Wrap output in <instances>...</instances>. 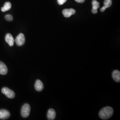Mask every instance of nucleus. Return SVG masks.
<instances>
[{
    "label": "nucleus",
    "mask_w": 120,
    "mask_h": 120,
    "mask_svg": "<svg viewBox=\"0 0 120 120\" xmlns=\"http://www.w3.org/2000/svg\"><path fill=\"white\" fill-rule=\"evenodd\" d=\"M26 41V38L24 35L21 33L18 35L15 39V42L18 46H22L24 45Z\"/></svg>",
    "instance_id": "obj_4"
},
{
    "label": "nucleus",
    "mask_w": 120,
    "mask_h": 120,
    "mask_svg": "<svg viewBox=\"0 0 120 120\" xmlns=\"http://www.w3.org/2000/svg\"><path fill=\"white\" fill-rule=\"evenodd\" d=\"M56 112L53 109H49L47 115L48 120H54L56 117Z\"/></svg>",
    "instance_id": "obj_9"
},
{
    "label": "nucleus",
    "mask_w": 120,
    "mask_h": 120,
    "mask_svg": "<svg viewBox=\"0 0 120 120\" xmlns=\"http://www.w3.org/2000/svg\"><path fill=\"white\" fill-rule=\"evenodd\" d=\"M75 13L76 10L73 9H64L62 11V13L64 16L66 18L70 17Z\"/></svg>",
    "instance_id": "obj_5"
},
{
    "label": "nucleus",
    "mask_w": 120,
    "mask_h": 120,
    "mask_svg": "<svg viewBox=\"0 0 120 120\" xmlns=\"http://www.w3.org/2000/svg\"><path fill=\"white\" fill-rule=\"evenodd\" d=\"M11 8V4L9 2H6L5 3L4 7H2L1 10L2 12H4L6 11H8Z\"/></svg>",
    "instance_id": "obj_12"
},
{
    "label": "nucleus",
    "mask_w": 120,
    "mask_h": 120,
    "mask_svg": "<svg viewBox=\"0 0 120 120\" xmlns=\"http://www.w3.org/2000/svg\"><path fill=\"white\" fill-rule=\"evenodd\" d=\"M92 12L94 14H96L98 13V9H92Z\"/></svg>",
    "instance_id": "obj_18"
},
{
    "label": "nucleus",
    "mask_w": 120,
    "mask_h": 120,
    "mask_svg": "<svg viewBox=\"0 0 120 120\" xmlns=\"http://www.w3.org/2000/svg\"><path fill=\"white\" fill-rule=\"evenodd\" d=\"M8 73V68L6 65L0 61V74L3 75H6Z\"/></svg>",
    "instance_id": "obj_10"
},
{
    "label": "nucleus",
    "mask_w": 120,
    "mask_h": 120,
    "mask_svg": "<svg viewBox=\"0 0 120 120\" xmlns=\"http://www.w3.org/2000/svg\"><path fill=\"white\" fill-rule=\"evenodd\" d=\"M5 41L9 44L10 46H13L14 45L15 40L13 38V36L10 34H8L6 35L5 38Z\"/></svg>",
    "instance_id": "obj_7"
},
{
    "label": "nucleus",
    "mask_w": 120,
    "mask_h": 120,
    "mask_svg": "<svg viewBox=\"0 0 120 120\" xmlns=\"http://www.w3.org/2000/svg\"><path fill=\"white\" fill-rule=\"evenodd\" d=\"M67 0H57V3L59 5H62L66 2Z\"/></svg>",
    "instance_id": "obj_16"
},
{
    "label": "nucleus",
    "mask_w": 120,
    "mask_h": 120,
    "mask_svg": "<svg viewBox=\"0 0 120 120\" xmlns=\"http://www.w3.org/2000/svg\"><path fill=\"white\" fill-rule=\"evenodd\" d=\"M112 77L113 79L117 82H120V72L119 70H115L112 73Z\"/></svg>",
    "instance_id": "obj_11"
},
{
    "label": "nucleus",
    "mask_w": 120,
    "mask_h": 120,
    "mask_svg": "<svg viewBox=\"0 0 120 120\" xmlns=\"http://www.w3.org/2000/svg\"><path fill=\"white\" fill-rule=\"evenodd\" d=\"M10 116V113L9 111L6 109L0 110V119L5 120L8 119Z\"/></svg>",
    "instance_id": "obj_6"
},
{
    "label": "nucleus",
    "mask_w": 120,
    "mask_h": 120,
    "mask_svg": "<svg viewBox=\"0 0 120 120\" xmlns=\"http://www.w3.org/2000/svg\"><path fill=\"white\" fill-rule=\"evenodd\" d=\"M77 3H83L85 2V0H75Z\"/></svg>",
    "instance_id": "obj_17"
},
{
    "label": "nucleus",
    "mask_w": 120,
    "mask_h": 120,
    "mask_svg": "<svg viewBox=\"0 0 120 120\" xmlns=\"http://www.w3.org/2000/svg\"><path fill=\"white\" fill-rule=\"evenodd\" d=\"M112 4V0H105L104 1V5L103 6L105 9H107L108 8L110 7Z\"/></svg>",
    "instance_id": "obj_13"
},
{
    "label": "nucleus",
    "mask_w": 120,
    "mask_h": 120,
    "mask_svg": "<svg viewBox=\"0 0 120 120\" xmlns=\"http://www.w3.org/2000/svg\"><path fill=\"white\" fill-rule=\"evenodd\" d=\"M92 4L93 6L92 9H98L100 7L99 2H98L97 0H93L92 2Z\"/></svg>",
    "instance_id": "obj_14"
},
{
    "label": "nucleus",
    "mask_w": 120,
    "mask_h": 120,
    "mask_svg": "<svg viewBox=\"0 0 120 120\" xmlns=\"http://www.w3.org/2000/svg\"><path fill=\"white\" fill-rule=\"evenodd\" d=\"M30 106L28 104H25L23 105L21 109V115L24 118L28 117L30 114Z\"/></svg>",
    "instance_id": "obj_2"
},
{
    "label": "nucleus",
    "mask_w": 120,
    "mask_h": 120,
    "mask_svg": "<svg viewBox=\"0 0 120 120\" xmlns=\"http://www.w3.org/2000/svg\"><path fill=\"white\" fill-rule=\"evenodd\" d=\"M5 19L6 21H8V22H11L13 20V16L11 15H6L5 16Z\"/></svg>",
    "instance_id": "obj_15"
},
{
    "label": "nucleus",
    "mask_w": 120,
    "mask_h": 120,
    "mask_svg": "<svg viewBox=\"0 0 120 120\" xmlns=\"http://www.w3.org/2000/svg\"><path fill=\"white\" fill-rule=\"evenodd\" d=\"M113 113V109L112 108L107 106L102 108L99 113V117L103 120H107L110 118Z\"/></svg>",
    "instance_id": "obj_1"
},
{
    "label": "nucleus",
    "mask_w": 120,
    "mask_h": 120,
    "mask_svg": "<svg viewBox=\"0 0 120 120\" xmlns=\"http://www.w3.org/2000/svg\"><path fill=\"white\" fill-rule=\"evenodd\" d=\"M2 93L4 94L7 98L12 99L15 98V94L13 90H10L7 87H4L1 90Z\"/></svg>",
    "instance_id": "obj_3"
},
{
    "label": "nucleus",
    "mask_w": 120,
    "mask_h": 120,
    "mask_svg": "<svg viewBox=\"0 0 120 120\" xmlns=\"http://www.w3.org/2000/svg\"><path fill=\"white\" fill-rule=\"evenodd\" d=\"M35 89L37 91H41L44 89V85L43 83L41 80H37L35 83Z\"/></svg>",
    "instance_id": "obj_8"
}]
</instances>
